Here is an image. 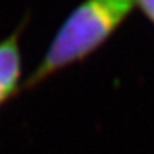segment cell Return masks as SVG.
<instances>
[{
    "label": "cell",
    "instance_id": "obj_1",
    "mask_svg": "<svg viewBox=\"0 0 154 154\" xmlns=\"http://www.w3.org/2000/svg\"><path fill=\"white\" fill-rule=\"evenodd\" d=\"M134 0H83L61 23L37 67L22 84L36 87L94 53L130 16Z\"/></svg>",
    "mask_w": 154,
    "mask_h": 154
},
{
    "label": "cell",
    "instance_id": "obj_2",
    "mask_svg": "<svg viewBox=\"0 0 154 154\" xmlns=\"http://www.w3.org/2000/svg\"><path fill=\"white\" fill-rule=\"evenodd\" d=\"M22 27L0 42V107L22 87V53L19 36Z\"/></svg>",
    "mask_w": 154,
    "mask_h": 154
},
{
    "label": "cell",
    "instance_id": "obj_3",
    "mask_svg": "<svg viewBox=\"0 0 154 154\" xmlns=\"http://www.w3.org/2000/svg\"><path fill=\"white\" fill-rule=\"evenodd\" d=\"M134 2L146 13V16L154 23V0H134Z\"/></svg>",
    "mask_w": 154,
    "mask_h": 154
}]
</instances>
